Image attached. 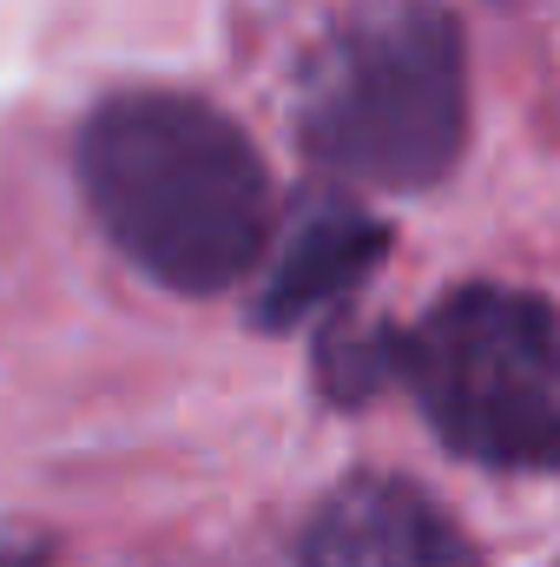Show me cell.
I'll list each match as a JSON object with an SVG mask.
<instances>
[{"label":"cell","mask_w":560,"mask_h":567,"mask_svg":"<svg viewBox=\"0 0 560 567\" xmlns=\"http://www.w3.org/2000/svg\"><path fill=\"white\" fill-rule=\"evenodd\" d=\"M80 198L113 251L178 297H218L278 238V192L231 113L133 86L86 113L73 145Z\"/></svg>","instance_id":"6da1fadb"},{"label":"cell","mask_w":560,"mask_h":567,"mask_svg":"<svg viewBox=\"0 0 560 567\" xmlns=\"http://www.w3.org/2000/svg\"><path fill=\"white\" fill-rule=\"evenodd\" d=\"M310 165L370 192H428L468 145V47L442 0L350 13L297 86Z\"/></svg>","instance_id":"7a4b0ae2"},{"label":"cell","mask_w":560,"mask_h":567,"mask_svg":"<svg viewBox=\"0 0 560 567\" xmlns=\"http://www.w3.org/2000/svg\"><path fill=\"white\" fill-rule=\"evenodd\" d=\"M403 377L442 449L481 468H560V310L515 284H462L403 330Z\"/></svg>","instance_id":"3957f363"},{"label":"cell","mask_w":560,"mask_h":567,"mask_svg":"<svg viewBox=\"0 0 560 567\" xmlns=\"http://www.w3.org/2000/svg\"><path fill=\"white\" fill-rule=\"evenodd\" d=\"M297 567H481L462 522L403 475H350L303 522Z\"/></svg>","instance_id":"277c9868"},{"label":"cell","mask_w":560,"mask_h":567,"mask_svg":"<svg viewBox=\"0 0 560 567\" xmlns=\"http://www.w3.org/2000/svg\"><path fill=\"white\" fill-rule=\"evenodd\" d=\"M383 258H390V231L363 205H350L343 192L303 198L290 231L278 238V258L265 271L251 317L271 323V330H297V323L323 317L330 303H343Z\"/></svg>","instance_id":"5b68a950"},{"label":"cell","mask_w":560,"mask_h":567,"mask_svg":"<svg viewBox=\"0 0 560 567\" xmlns=\"http://www.w3.org/2000/svg\"><path fill=\"white\" fill-rule=\"evenodd\" d=\"M310 363L336 403H363L390 377H403V330L396 323H330V330H317Z\"/></svg>","instance_id":"8992f818"}]
</instances>
